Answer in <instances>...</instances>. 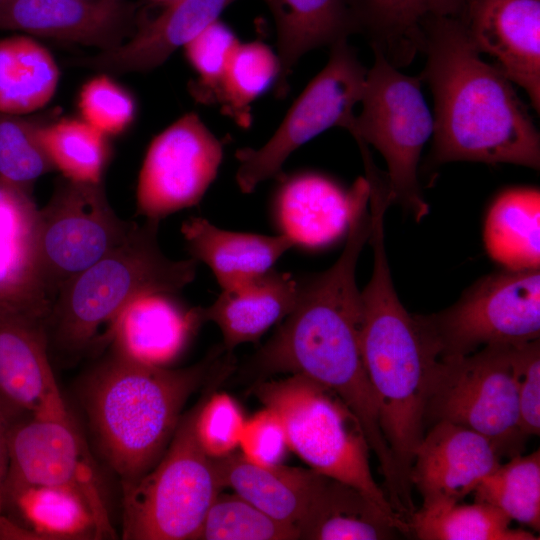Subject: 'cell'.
<instances>
[{
    "label": "cell",
    "instance_id": "obj_17",
    "mask_svg": "<svg viewBox=\"0 0 540 540\" xmlns=\"http://www.w3.org/2000/svg\"><path fill=\"white\" fill-rule=\"evenodd\" d=\"M502 454L487 437L446 421L436 422L417 446L409 481L422 506L459 502L499 465Z\"/></svg>",
    "mask_w": 540,
    "mask_h": 540
},
{
    "label": "cell",
    "instance_id": "obj_2",
    "mask_svg": "<svg viewBox=\"0 0 540 540\" xmlns=\"http://www.w3.org/2000/svg\"><path fill=\"white\" fill-rule=\"evenodd\" d=\"M422 75L434 99L433 160L508 163L538 170L540 135L512 81L480 57L458 17L422 20Z\"/></svg>",
    "mask_w": 540,
    "mask_h": 540
},
{
    "label": "cell",
    "instance_id": "obj_24",
    "mask_svg": "<svg viewBox=\"0 0 540 540\" xmlns=\"http://www.w3.org/2000/svg\"><path fill=\"white\" fill-rule=\"evenodd\" d=\"M224 488L297 530L305 518L323 475L312 469L283 464L263 466L242 454L214 458ZM299 532V531H298Z\"/></svg>",
    "mask_w": 540,
    "mask_h": 540
},
{
    "label": "cell",
    "instance_id": "obj_25",
    "mask_svg": "<svg viewBox=\"0 0 540 540\" xmlns=\"http://www.w3.org/2000/svg\"><path fill=\"white\" fill-rule=\"evenodd\" d=\"M269 8L277 33L280 75L276 96L287 92L288 78L307 52L348 39L357 33L346 0H263Z\"/></svg>",
    "mask_w": 540,
    "mask_h": 540
},
{
    "label": "cell",
    "instance_id": "obj_28",
    "mask_svg": "<svg viewBox=\"0 0 540 540\" xmlns=\"http://www.w3.org/2000/svg\"><path fill=\"white\" fill-rule=\"evenodd\" d=\"M483 241L489 257L503 269H539V189L518 187L501 192L487 212Z\"/></svg>",
    "mask_w": 540,
    "mask_h": 540
},
{
    "label": "cell",
    "instance_id": "obj_15",
    "mask_svg": "<svg viewBox=\"0 0 540 540\" xmlns=\"http://www.w3.org/2000/svg\"><path fill=\"white\" fill-rule=\"evenodd\" d=\"M481 53L521 86L540 111V0H466L458 16Z\"/></svg>",
    "mask_w": 540,
    "mask_h": 540
},
{
    "label": "cell",
    "instance_id": "obj_39",
    "mask_svg": "<svg viewBox=\"0 0 540 540\" xmlns=\"http://www.w3.org/2000/svg\"><path fill=\"white\" fill-rule=\"evenodd\" d=\"M239 42L232 29L218 19L183 47L198 77L192 85L196 99L215 103L227 62Z\"/></svg>",
    "mask_w": 540,
    "mask_h": 540
},
{
    "label": "cell",
    "instance_id": "obj_40",
    "mask_svg": "<svg viewBox=\"0 0 540 540\" xmlns=\"http://www.w3.org/2000/svg\"><path fill=\"white\" fill-rule=\"evenodd\" d=\"M245 419L236 401L228 394L212 390L198 412L196 432L199 442L212 458L227 456L239 446Z\"/></svg>",
    "mask_w": 540,
    "mask_h": 540
},
{
    "label": "cell",
    "instance_id": "obj_20",
    "mask_svg": "<svg viewBox=\"0 0 540 540\" xmlns=\"http://www.w3.org/2000/svg\"><path fill=\"white\" fill-rule=\"evenodd\" d=\"M368 192L365 177H359L349 190L317 173L285 178L274 204L280 233L295 247L329 245L347 233L357 203Z\"/></svg>",
    "mask_w": 540,
    "mask_h": 540
},
{
    "label": "cell",
    "instance_id": "obj_16",
    "mask_svg": "<svg viewBox=\"0 0 540 540\" xmlns=\"http://www.w3.org/2000/svg\"><path fill=\"white\" fill-rule=\"evenodd\" d=\"M141 21L124 0H8L0 29L77 43L106 51L130 38Z\"/></svg>",
    "mask_w": 540,
    "mask_h": 540
},
{
    "label": "cell",
    "instance_id": "obj_26",
    "mask_svg": "<svg viewBox=\"0 0 540 540\" xmlns=\"http://www.w3.org/2000/svg\"><path fill=\"white\" fill-rule=\"evenodd\" d=\"M168 296L147 295L130 303L107 331L113 347L154 365L174 359L200 322L194 309L184 312Z\"/></svg>",
    "mask_w": 540,
    "mask_h": 540
},
{
    "label": "cell",
    "instance_id": "obj_11",
    "mask_svg": "<svg viewBox=\"0 0 540 540\" xmlns=\"http://www.w3.org/2000/svg\"><path fill=\"white\" fill-rule=\"evenodd\" d=\"M134 224L116 214L103 182L58 179L38 210L36 235V277L49 303L64 285L120 245Z\"/></svg>",
    "mask_w": 540,
    "mask_h": 540
},
{
    "label": "cell",
    "instance_id": "obj_14",
    "mask_svg": "<svg viewBox=\"0 0 540 540\" xmlns=\"http://www.w3.org/2000/svg\"><path fill=\"white\" fill-rule=\"evenodd\" d=\"M221 141L199 115L189 112L153 138L139 171L137 213L161 221L196 205L215 179Z\"/></svg>",
    "mask_w": 540,
    "mask_h": 540
},
{
    "label": "cell",
    "instance_id": "obj_42",
    "mask_svg": "<svg viewBox=\"0 0 540 540\" xmlns=\"http://www.w3.org/2000/svg\"><path fill=\"white\" fill-rule=\"evenodd\" d=\"M239 446L247 460L263 466L280 464L289 449L280 419L265 407L245 420Z\"/></svg>",
    "mask_w": 540,
    "mask_h": 540
},
{
    "label": "cell",
    "instance_id": "obj_5",
    "mask_svg": "<svg viewBox=\"0 0 540 540\" xmlns=\"http://www.w3.org/2000/svg\"><path fill=\"white\" fill-rule=\"evenodd\" d=\"M159 223H135L120 245L61 288L45 321L48 348L53 343L59 351L78 354L134 300L172 295L194 280L193 258L173 260L162 252Z\"/></svg>",
    "mask_w": 540,
    "mask_h": 540
},
{
    "label": "cell",
    "instance_id": "obj_29",
    "mask_svg": "<svg viewBox=\"0 0 540 540\" xmlns=\"http://www.w3.org/2000/svg\"><path fill=\"white\" fill-rule=\"evenodd\" d=\"M60 70L51 52L28 35L0 39V113L25 116L54 97Z\"/></svg>",
    "mask_w": 540,
    "mask_h": 540
},
{
    "label": "cell",
    "instance_id": "obj_47",
    "mask_svg": "<svg viewBox=\"0 0 540 540\" xmlns=\"http://www.w3.org/2000/svg\"><path fill=\"white\" fill-rule=\"evenodd\" d=\"M8 0H0V7Z\"/></svg>",
    "mask_w": 540,
    "mask_h": 540
},
{
    "label": "cell",
    "instance_id": "obj_43",
    "mask_svg": "<svg viewBox=\"0 0 540 540\" xmlns=\"http://www.w3.org/2000/svg\"><path fill=\"white\" fill-rule=\"evenodd\" d=\"M10 412L0 401V540H41L29 530L10 520L4 515L5 492L9 470V421Z\"/></svg>",
    "mask_w": 540,
    "mask_h": 540
},
{
    "label": "cell",
    "instance_id": "obj_31",
    "mask_svg": "<svg viewBox=\"0 0 540 540\" xmlns=\"http://www.w3.org/2000/svg\"><path fill=\"white\" fill-rule=\"evenodd\" d=\"M497 508L474 502H440L422 506L410 518L411 534L421 540H538L531 531L511 528Z\"/></svg>",
    "mask_w": 540,
    "mask_h": 540
},
{
    "label": "cell",
    "instance_id": "obj_18",
    "mask_svg": "<svg viewBox=\"0 0 540 540\" xmlns=\"http://www.w3.org/2000/svg\"><path fill=\"white\" fill-rule=\"evenodd\" d=\"M0 401L37 418L71 417L50 361L45 320L0 316Z\"/></svg>",
    "mask_w": 540,
    "mask_h": 540
},
{
    "label": "cell",
    "instance_id": "obj_38",
    "mask_svg": "<svg viewBox=\"0 0 540 540\" xmlns=\"http://www.w3.org/2000/svg\"><path fill=\"white\" fill-rule=\"evenodd\" d=\"M77 107L80 118L108 138L127 131L136 117L133 95L107 73L82 85Z\"/></svg>",
    "mask_w": 540,
    "mask_h": 540
},
{
    "label": "cell",
    "instance_id": "obj_33",
    "mask_svg": "<svg viewBox=\"0 0 540 540\" xmlns=\"http://www.w3.org/2000/svg\"><path fill=\"white\" fill-rule=\"evenodd\" d=\"M40 139L62 177L76 182L100 183L110 158L108 137L81 118H62L41 124Z\"/></svg>",
    "mask_w": 540,
    "mask_h": 540
},
{
    "label": "cell",
    "instance_id": "obj_36",
    "mask_svg": "<svg viewBox=\"0 0 540 540\" xmlns=\"http://www.w3.org/2000/svg\"><path fill=\"white\" fill-rule=\"evenodd\" d=\"M298 530L276 520L249 501L221 492L205 516L197 540H296Z\"/></svg>",
    "mask_w": 540,
    "mask_h": 540
},
{
    "label": "cell",
    "instance_id": "obj_1",
    "mask_svg": "<svg viewBox=\"0 0 540 540\" xmlns=\"http://www.w3.org/2000/svg\"><path fill=\"white\" fill-rule=\"evenodd\" d=\"M338 260L327 270L298 279L295 305L252 366L265 374L303 375L335 392L360 422L388 491L400 477L382 434L362 354L363 310L356 266L370 235L368 197L356 205Z\"/></svg>",
    "mask_w": 540,
    "mask_h": 540
},
{
    "label": "cell",
    "instance_id": "obj_46",
    "mask_svg": "<svg viewBox=\"0 0 540 540\" xmlns=\"http://www.w3.org/2000/svg\"><path fill=\"white\" fill-rule=\"evenodd\" d=\"M153 2H156V3H161V4H165V5H168V4H171L177 0H152Z\"/></svg>",
    "mask_w": 540,
    "mask_h": 540
},
{
    "label": "cell",
    "instance_id": "obj_44",
    "mask_svg": "<svg viewBox=\"0 0 540 540\" xmlns=\"http://www.w3.org/2000/svg\"><path fill=\"white\" fill-rule=\"evenodd\" d=\"M466 0H423L426 15L458 17Z\"/></svg>",
    "mask_w": 540,
    "mask_h": 540
},
{
    "label": "cell",
    "instance_id": "obj_7",
    "mask_svg": "<svg viewBox=\"0 0 540 540\" xmlns=\"http://www.w3.org/2000/svg\"><path fill=\"white\" fill-rule=\"evenodd\" d=\"M253 393L278 416L289 449L310 469L357 488L390 518L410 527L374 480L364 430L335 392L303 375L291 374L259 383Z\"/></svg>",
    "mask_w": 540,
    "mask_h": 540
},
{
    "label": "cell",
    "instance_id": "obj_8",
    "mask_svg": "<svg viewBox=\"0 0 540 540\" xmlns=\"http://www.w3.org/2000/svg\"><path fill=\"white\" fill-rule=\"evenodd\" d=\"M372 49L374 62L367 69L362 110L349 132L380 152L393 202L420 221L429 206L421 195L417 166L433 135V115L422 93L421 77L400 72L379 49Z\"/></svg>",
    "mask_w": 540,
    "mask_h": 540
},
{
    "label": "cell",
    "instance_id": "obj_22",
    "mask_svg": "<svg viewBox=\"0 0 540 540\" xmlns=\"http://www.w3.org/2000/svg\"><path fill=\"white\" fill-rule=\"evenodd\" d=\"M298 279L273 269L234 288L221 290L207 307L194 308L200 323L211 321L221 331L223 348L257 341L271 326L293 309Z\"/></svg>",
    "mask_w": 540,
    "mask_h": 540
},
{
    "label": "cell",
    "instance_id": "obj_30",
    "mask_svg": "<svg viewBox=\"0 0 540 540\" xmlns=\"http://www.w3.org/2000/svg\"><path fill=\"white\" fill-rule=\"evenodd\" d=\"M357 32L365 34L396 68L422 50L423 0H346Z\"/></svg>",
    "mask_w": 540,
    "mask_h": 540
},
{
    "label": "cell",
    "instance_id": "obj_6",
    "mask_svg": "<svg viewBox=\"0 0 540 540\" xmlns=\"http://www.w3.org/2000/svg\"><path fill=\"white\" fill-rule=\"evenodd\" d=\"M221 368L199 401L182 415L159 461L144 475L122 483V538L197 540L217 495L224 489L214 458L196 432L198 412L207 395L229 375Z\"/></svg>",
    "mask_w": 540,
    "mask_h": 540
},
{
    "label": "cell",
    "instance_id": "obj_37",
    "mask_svg": "<svg viewBox=\"0 0 540 540\" xmlns=\"http://www.w3.org/2000/svg\"><path fill=\"white\" fill-rule=\"evenodd\" d=\"M41 124L0 113V179L28 194L41 176L54 170L40 139Z\"/></svg>",
    "mask_w": 540,
    "mask_h": 540
},
{
    "label": "cell",
    "instance_id": "obj_12",
    "mask_svg": "<svg viewBox=\"0 0 540 540\" xmlns=\"http://www.w3.org/2000/svg\"><path fill=\"white\" fill-rule=\"evenodd\" d=\"M330 48L327 64L293 102L270 139L259 148L236 152L241 192L251 193L260 183L278 177L295 150L329 128L352 129L367 68L347 39Z\"/></svg>",
    "mask_w": 540,
    "mask_h": 540
},
{
    "label": "cell",
    "instance_id": "obj_21",
    "mask_svg": "<svg viewBox=\"0 0 540 540\" xmlns=\"http://www.w3.org/2000/svg\"><path fill=\"white\" fill-rule=\"evenodd\" d=\"M38 210L31 194L0 179V293L21 312L46 319L51 304L35 271Z\"/></svg>",
    "mask_w": 540,
    "mask_h": 540
},
{
    "label": "cell",
    "instance_id": "obj_10",
    "mask_svg": "<svg viewBox=\"0 0 540 540\" xmlns=\"http://www.w3.org/2000/svg\"><path fill=\"white\" fill-rule=\"evenodd\" d=\"M439 359L540 336V270H508L479 279L451 307L415 315Z\"/></svg>",
    "mask_w": 540,
    "mask_h": 540
},
{
    "label": "cell",
    "instance_id": "obj_35",
    "mask_svg": "<svg viewBox=\"0 0 540 540\" xmlns=\"http://www.w3.org/2000/svg\"><path fill=\"white\" fill-rule=\"evenodd\" d=\"M280 75L278 56L263 42H239L227 62L215 103L237 121H246L251 103Z\"/></svg>",
    "mask_w": 540,
    "mask_h": 540
},
{
    "label": "cell",
    "instance_id": "obj_34",
    "mask_svg": "<svg viewBox=\"0 0 540 540\" xmlns=\"http://www.w3.org/2000/svg\"><path fill=\"white\" fill-rule=\"evenodd\" d=\"M535 531L540 529V451L512 457L487 475L472 493Z\"/></svg>",
    "mask_w": 540,
    "mask_h": 540
},
{
    "label": "cell",
    "instance_id": "obj_23",
    "mask_svg": "<svg viewBox=\"0 0 540 540\" xmlns=\"http://www.w3.org/2000/svg\"><path fill=\"white\" fill-rule=\"evenodd\" d=\"M181 232L192 258L206 264L221 290L247 283L272 269L295 244L287 236L234 232L191 217Z\"/></svg>",
    "mask_w": 540,
    "mask_h": 540
},
{
    "label": "cell",
    "instance_id": "obj_45",
    "mask_svg": "<svg viewBox=\"0 0 540 540\" xmlns=\"http://www.w3.org/2000/svg\"><path fill=\"white\" fill-rule=\"evenodd\" d=\"M1 315H22L32 317L18 310L0 293V316Z\"/></svg>",
    "mask_w": 540,
    "mask_h": 540
},
{
    "label": "cell",
    "instance_id": "obj_41",
    "mask_svg": "<svg viewBox=\"0 0 540 540\" xmlns=\"http://www.w3.org/2000/svg\"><path fill=\"white\" fill-rule=\"evenodd\" d=\"M519 423L526 436L540 433V343L539 339L514 345Z\"/></svg>",
    "mask_w": 540,
    "mask_h": 540
},
{
    "label": "cell",
    "instance_id": "obj_3",
    "mask_svg": "<svg viewBox=\"0 0 540 540\" xmlns=\"http://www.w3.org/2000/svg\"><path fill=\"white\" fill-rule=\"evenodd\" d=\"M230 357L222 346L193 366L169 369L113 347L92 371L84 408L100 454L122 483L135 481L159 461L189 397Z\"/></svg>",
    "mask_w": 540,
    "mask_h": 540
},
{
    "label": "cell",
    "instance_id": "obj_32",
    "mask_svg": "<svg viewBox=\"0 0 540 540\" xmlns=\"http://www.w3.org/2000/svg\"><path fill=\"white\" fill-rule=\"evenodd\" d=\"M41 540L97 539L91 512L71 491L47 487H23L7 497Z\"/></svg>",
    "mask_w": 540,
    "mask_h": 540
},
{
    "label": "cell",
    "instance_id": "obj_9",
    "mask_svg": "<svg viewBox=\"0 0 540 540\" xmlns=\"http://www.w3.org/2000/svg\"><path fill=\"white\" fill-rule=\"evenodd\" d=\"M514 345L485 346L439 359L428 382L425 424L450 422L489 438L502 456L521 454Z\"/></svg>",
    "mask_w": 540,
    "mask_h": 540
},
{
    "label": "cell",
    "instance_id": "obj_19",
    "mask_svg": "<svg viewBox=\"0 0 540 540\" xmlns=\"http://www.w3.org/2000/svg\"><path fill=\"white\" fill-rule=\"evenodd\" d=\"M235 1L177 0L155 18L141 20L134 34L121 45L73 62L107 74L148 72L218 20Z\"/></svg>",
    "mask_w": 540,
    "mask_h": 540
},
{
    "label": "cell",
    "instance_id": "obj_27",
    "mask_svg": "<svg viewBox=\"0 0 540 540\" xmlns=\"http://www.w3.org/2000/svg\"><path fill=\"white\" fill-rule=\"evenodd\" d=\"M298 531L306 540H387L411 534L409 526L390 518L362 491L326 476Z\"/></svg>",
    "mask_w": 540,
    "mask_h": 540
},
{
    "label": "cell",
    "instance_id": "obj_13",
    "mask_svg": "<svg viewBox=\"0 0 540 540\" xmlns=\"http://www.w3.org/2000/svg\"><path fill=\"white\" fill-rule=\"evenodd\" d=\"M5 498L27 486L68 490L91 512L97 539L115 538V530L92 457L71 417H31L11 425Z\"/></svg>",
    "mask_w": 540,
    "mask_h": 540
},
{
    "label": "cell",
    "instance_id": "obj_4",
    "mask_svg": "<svg viewBox=\"0 0 540 540\" xmlns=\"http://www.w3.org/2000/svg\"><path fill=\"white\" fill-rule=\"evenodd\" d=\"M385 208L370 209L373 271L361 291L362 354L376 401L379 424L402 486L411 496L409 472L425 432L428 382L439 361L415 315L395 291L384 239Z\"/></svg>",
    "mask_w": 540,
    "mask_h": 540
}]
</instances>
